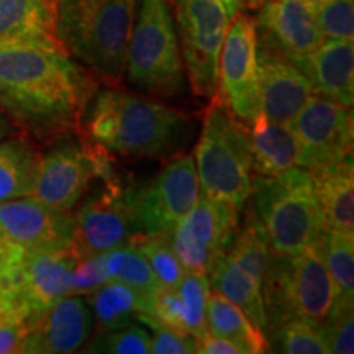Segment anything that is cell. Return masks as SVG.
I'll return each mask as SVG.
<instances>
[{
    "instance_id": "6da1fadb",
    "label": "cell",
    "mask_w": 354,
    "mask_h": 354,
    "mask_svg": "<svg viewBox=\"0 0 354 354\" xmlns=\"http://www.w3.org/2000/svg\"><path fill=\"white\" fill-rule=\"evenodd\" d=\"M99 79L57 39L0 43V110L37 140L81 130Z\"/></svg>"
},
{
    "instance_id": "7a4b0ae2",
    "label": "cell",
    "mask_w": 354,
    "mask_h": 354,
    "mask_svg": "<svg viewBox=\"0 0 354 354\" xmlns=\"http://www.w3.org/2000/svg\"><path fill=\"white\" fill-rule=\"evenodd\" d=\"M84 138L125 158H169L189 138L187 115L154 99L104 88L97 91L84 112Z\"/></svg>"
},
{
    "instance_id": "3957f363",
    "label": "cell",
    "mask_w": 354,
    "mask_h": 354,
    "mask_svg": "<svg viewBox=\"0 0 354 354\" xmlns=\"http://www.w3.org/2000/svg\"><path fill=\"white\" fill-rule=\"evenodd\" d=\"M141 0H55V37L77 63L117 87Z\"/></svg>"
},
{
    "instance_id": "277c9868",
    "label": "cell",
    "mask_w": 354,
    "mask_h": 354,
    "mask_svg": "<svg viewBox=\"0 0 354 354\" xmlns=\"http://www.w3.org/2000/svg\"><path fill=\"white\" fill-rule=\"evenodd\" d=\"M194 161L201 194L241 212L254 189L251 135L216 97L203 118Z\"/></svg>"
},
{
    "instance_id": "5b68a950",
    "label": "cell",
    "mask_w": 354,
    "mask_h": 354,
    "mask_svg": "<svg viewBox=\"0 0 354 354\" xmlns=\"http://www.w3.org/2000/svg\"><path fill=\"white\" fill-rule=\"evenodd\" d=\"M251 197L272 254L292 256L322 240L325 228L308 169L254 177Z\"/></svg>"
},
{
    "instance_id": "8992f818",
    "label": "cell",
    "mask_w": 354,
    "mask_h": 354,
    "mask_svg": "<svg viewBox=\"0 0 354 354\" xmlns=\"http://www.w3.org/2000/svg\"><path fill=\"white\" fill-rule=\"evenodd\" d=\"M268 330L290 318L323 326L333 307L336 290L323 259L320 241L292 256L271 254L263 279Z\"/></svg>"
},
{
    "instance_id": "52a82bcc",
    "label": "cell",
    "mask_w": 354,
    "mask_h": 354,
    "mask_svg": "<svg viewBox=\"0 0 354 354\" xmlns=\"http://www.w3.org/2000/svg\"><path fill=\"white\" fill-rule=\"evenodd\" d=\"M125 76L143 94L174 99L184 91V63L167 0H141L127 53Z\"/></svg>"
},
{
    "instance_id": "ba28073f",
    "label": "cell",
    "mask_w": 354,
    "mask_h": 354,
    "mask_svg": "<svg viewBox=\"0 0 354 354\" xmlns=\"http://www.w3.org/2000/svg\"><path fill=\"white\" fill-rule=\"evenodd\" d=\"M184 69L194 94L214 99L232 17L220 0H172Z\"/></svg>"
},
{
    "instance_id": "9c48e42d",
    "label": "cell",
    "mask_w": 354,
    "mask_h": 354,
    "mask_svg": "<svg viewBox=\"0 0 354 354\" xmlns=\"http://www.w3.org/2000/svg\"><path fill=\"white\" fill-rule=\"evenodd\" d=\"M201 197L196 161L190 154L171 159L143 187L131 189L136 234L167 236ZM135 234V236H136Z\"/></svg>"
},
{
    "instance_id": "30bf717a",
    "label": "cell",
    "mask_w": 354,
    "mask_h": 354,
    "mask_svg": "<svg viewBox=\"0 0 354 354\" xmlns=\"http://www.w3.org/2000/svg\"><path fill=\"white\" fill-rule=\"evenodd\" d=\"M240 227V210L201 194L196 205L167 234L185 272L207 274L232 248Z\"/></svg>"
},
{
    "instance_id": "8fae6325",
    "label": "cell",
    "mask_w": 354,
    "mask_h": 354,
    "mask_svg": "<svg viewBox=\"0 0 354 354\" xmlns=\"http://www.w3.org/2000/svg\"><path fill=\"white\" fill-rule=\"evenodd\" d=\"M99 146L86 138L63 140L39 156L28 196L53 209L73 212L97 179Z\"/></svg>"
},
{
    "instance_id": "7c38bea8",
    "label": "cell",
    "mask_w": 354,
    "mask_h": 354,
    "mask_svg": "<svg viewBox=\"0 0 354 354\" xmlns=\"http://www.w3.org/2000/svg\"><path fill=\"white\" fill-rule=\"evenodd\" d=\"M215 97L245 125L258 117V28L251 17L238 13L230 24L220 55Z\"/></svg>"
},
{
    "instance_id": "4fadbf2b",
    "label": "cell",
    "mask_w": 354,
    "mask_h": 354,
    "mask_svg": "<svg viewBox=\"0 0 354 354\" xmlns=\"http://www.w3.org/2000/svg\"><path fill=\"white\" fill-rule=\"evenodd\" d=\"M135 234L131 187L123 184L122 177L102 180V187L74 215L73 248L79 259L130 245Z\"/></svg>"
},
{
    "instance_id": "5bb4252c",
    "label": "cell",
    "mask_w": 354,
    "mask_h": 354,
    "mask_svg": "<svg viewBox=\"0 0 354 354\" xmlns=\"http://www.w3.org/2000/svg\"><path fill=\"white\" fill-rule=\"evenodd\" d=\"M299 145L297 166H330L353 158L351 109L313 92L290 123Z\"/></svg>"
},
{
    "instance_id": "9a60e30c",
    "label": "cell",
    "mask_w": 354,
    "mask_h": 354,
    "mask_svg": "<svg viewBox=\"0 0 354 354\" xmlns=\"http://www.w3.org/2000/svg\"><path fill=\"white\" fill-rule=\"evenodd\" d=\"M0 238L30 250L73 248L74 215L32 197L0 202Z\"/></svg>"
},
{
    "instance_id": "2e32d148",
    "label": "cell",
    "mask_w": 354,
    "mask_h": 354,
    "mask_svg": "<svg viewBox=\"0 0 354 354\" xmlns=\"http://www.w3.org/2000/svg\"><path fill=\"white\" fill-rule=\"evenodd\" d=\"M256 21L258 43L295 61L325 41L315 8L305 0H264Z\"/></svg>"
},
{
    "instance_id": "e0dca14e",
    "label": "cell",
    "mask_w": 354,
    "mask_h": 354,
    "mask_svg": "<svg viewBox=\"0 0 354 354\" xmlns=\"http://www.w3.org/2000/svg\"><path fill=\"white\" fill-rule=\"evenodd\" d=\"M94 313L84 295L68 294L26 326L21 353H76L91 338Z\"/></svg>"
},
{
    "instance_id": "ac0fdd59",
    "label": "cell",
    "mask_w": 354,
    "mask_h": 354,
    "mask_svg": "<svg viewBox=\"0 0 354 354\" xmlns=\"http://www.w3.org/2000/svg\"><path fill=\"white\" fill-rule=\"evenodd\" d=\"M259 113L268 122L290 125L312 97V82L294 63L258 43Z\"/></svg>"
},
{
    "instance_id": "d6986e66",
    "label": "cell",
    "mask_w": 354,
    "mask_h": 354,
    "mask_svg": "<svg viewBox=\"0 0 354 354\" xmlns=\"http://www.w3.org/2000/svg\"><path fill=\"white\" fill-rule=\"evenodd\" d=\"M77 259L74 248L30 251L21 294L26 326L57 299L69 294Z\"/></svg>"
},
{
    "instance_id": "ffe728a7",
    "label": "cell",
    "mask_w": 354,
    "mask_h": 354,
    "mask_svg": "<svg viewBox=\"0 0 354 354\" xmlns=\"http://www.w3.org/2000/svg\"><path fill=\"white\" fill-rule=\"evenodd\" d=\"M312 82L315 94L344 107L354 102V46L346 39L325 38L315 51L290 61Z\"/></svg>"
},
{
    "instance_id": "44dd1931",
    "label": "cell",
    "mask_w": 354,
    "mask_h": 354,
    "mask_svg": "<svg viewBox=\"0 0 354 354\" xmlns=\"http://www.w3.org/2000/svg\"><path fill=\"white\" fill-rule=\"evenodd\" d=\"M325 232L354 233L353 158L310 171Z\"/></svg>"
},
{
    "instance_id": "7402d4cb",
    "label": "cell",
    "mask_w": 354,
    "mask_h": 354,
    "mask_svg": "<svg viewBox=\"0 0 354 354\" xmlns=\"http://www.w3.org/2000/svg\"><path fill=\"white\" fill-rule=\"evenodd\" d=\"M253 171L258 177H274L297 166L299 145L290 125L268 122L258 113L251 123Z\"/></svg>"
},
{
    "instance_id": "603a6c76",
    "label": "cell",
    "mask_w": 354,
    "mask_h": 354,
    "mask_svg": "<svg viewBox=\"0 0 354 354\" xmlns=\"http://www.w3.org/2000/svg\"><path fill=\"white\" fill-rule=\"evenodd\" d=\"M209 281L212 290L232 300L261 331H268V317L261 284L243 271L228 253L216 261L209 272Z\"/></svg>"
},
{
    "instance_id": "cb8c5ba5",
    "label": "cell",
    "mask_w": 354,
    "mask_h": 354,
    "mask_svg": "<svg viewBox=\"0 0 354 354\" xmlns=\"http://www.w3.org/2000/svg\"><path fill=\"white\" fill-rule=\"evenodd\" d=\"M99 331H115L133 325L148 313L149 295L123 282L110 281L87 295Z\"/></svg>"
},
{
    "instance_id": "d4e9b609",
    "label": "cell",
    "mask_w": 354,
    "mask_h": 354,
    "mask_svg": "<svg viewBox=\"0 0 354 354\" xmlns=\"http://www.w3.org/2000/svg\"><path fill=\"white\" fill-rule=\"evenodd\" d=\"M53 37L55 0H0V43Z\"/></svg>"
},
{
    "instance_id": "484cf974",
    "label": "cell",
    "mask_w": 354,
    "mask_h": 354,
    "mask_svg": "<svg viewBox=\"0 0 354 354\" xmlns=\"http://www.w3.org/2000/svg\"><path fill=\"white\" fill-rule=\"evenodd\" d=\"M207 331L232 339L240 344L246 354L269 351L264 331H261L232 300L215 290L210 292L207 302Z\"/></svg>"
},
{
    "instance_id": "4316f807",
    "label": "cell",
    "mask_w": 354,
    "mask_h": 354,
    "mask_svg": "<svg viewBox=\"0 0 354 354\" xmlns=\"http://www.w3.org/2000/svg\"><path fill=\"white\" fill-rule=\"evenodd\" d=\"M38 153L24 140H0V202L28 196Z\"/></svg>"
},
{
    "instance_id": "83f0119b",
    "label": "cell",
    "mask_w": 354,
    "mask_h": 354,
    "mask_svg": "<svg viewBox=\"0 0 354 354\" xmlns=\"http://www.w3.org/2000/svg\"><path fill=\"white\" fill-rule=\"evenodd\" d=\"M228 254L243 271H246L256 282L263 286L264 274L268 271L272 253L263 221H261L258 212L254 210L253 203L248 207L245 225L238 228Z\"/></svg>"
},
{
    "instance_id": "f1b7e54d",
    "label": "cell",
    "mask_w": 354,
    "mask_h": 354,
    "mask_svg": "<svg viewBox=\"0 0 354 354\" xmlns=\"http://www.w3.org/2000/svg\"><path fill=\"white\" fill-rule=\"evenodd\" d=\"M320 250L335 284V299L354 302V233L325 232Z\"/></svg>"
},
{
    "instance_id": "f546056e",
    "label": "cell",
    "mask_w": 354,
    "mask_h": 354,
    "mask_svg": "<svg viewBox=\"0 0 354 354\" xmlns=\"http://www.w3.org/2000/svg\"><path fill=\"white\" fill-rule=\"evenodd\" d=\"M102 259H104L109 282H123V284L133 287L145 295H151L159 287L145 256L131 243L105 251V253H102Z\"/></svg>"
},
{
    "instance_id": "4dcf8cb0",
    "label": "cell",
    "mask_w": 354,
    "mask_h": 354,
    "mask_svg": "<svg viewBox=\"0 0 354 354\" xmlns=\"http://www.w3.org/2000/svg\"><path fill=\"white\" fill-rule=\"evenodd\" d=\"M145 256L146 263L149 264L156 277L159 287H177L183 281L185 269L180 259L177 258L176 251L172 250L167 236H145L136 234L131 240Z\"/></svg>"
},
{
    "instance_id": "1f68e13d",
    "label": "cell",
    "mask_w": 354,
    "mask_h": 354,
    "mask_svg": "<svg viewBox=\"0 0 354 354\" xmlns=\"http://www.w3.org/2000/svg\"><path fill=\"white\" fill-rule=\"evenodd\" d=\"M274 342L279 346V351L287 354H328L330 346L323 326L315 323L302 320V318H290L276 326Z\"/></svg>"
},
{
    "instance_id": "d6a6232c",
    "label": "cell",
    "mask_w": 354,
    "mask_h": 354,
    "mask_svg": "<svg viewBox=\"0 0 354 354\" xmlns=\"http://www.w3.org/2000/svg\"><path fill=\"white\" fill-rule=\"evenodd\" d=\"M184 307L187 331L194 338H201L207 331V302L210 295V281L207 274L185 272L176 287Z\"/></svg>"
},
{
    "instance_id": "836d02e7",
    "label": "cell",
    "mask_w": 354,
    "mask_h": 354,
    "mask_svg": "<svg viewBox=\"0 0 354 354\" xmlns=\"http://www.w3.org/2000/svg\"><path fill=\"white\" fill-rule=\"evenodd\" d=\"M87 353L112 354H148L151 353V336L138 325L125 326L115 331H100L88 344Z\"/></svg>"
},
{
    "instance_id": "e575fe53",
    "label": "cell",
    "mask_w": 354,
    "mask_h": 354,
    "mask_svg": "<svg viewBox=\"0 0 354 354\" xmlns=\"http://www.w3.org/2000/svg\"><path fill=\"white\" fill-rule=\"evenodd\" d=\"M354 304L353 300L335 299L328 317L323 323L331 353L353 354L354 351Z\"/></svg>"
},
{
    "instance_id": "d590c367",
    "label": "cell",
    "mask_w": 354,
    "mask_h": 354,
    "mask_svg": "<svg viewBox=\"0 0 354 354\" xmlns=\"http://www.w3.org/2000/svg\"><path fill=\"white\" fill-rule=\"evenodd\" d=\"M315 19L323 37L328 39L354 38V3L353 0H328L315 8Z\"/></svg>"
},
{
    "instance_id": "8d00e7d4",
    "label": "cell",
    "mask_w": 354,
    "mask_h": 354,
    "mask_svg": "<svg viewBox=\"0 0 354 354\" xmlns=\"http://www.w3.org/2000/svg\"><path fill=\"white\" fill-rule=\"evenodd\" d=\"M146 317L153 318L154 322L169 326V328L189 333L187 326H185L183 300H180L176 287H158L149 295V307Z\"/></svg>"
},
{
    "instance_id": "74e56055",
    "label": "cell",
    "mask_w": 354,
    "mask_h": 354,
    "mask_svg": "<svg viewBox=\"0 0 354 354\" xmlns=\"http://www.w3.org/2000/svg\"><path fill=\"white\" fill-rule=\"evenodd\" d=\"M138 322H143L154 331V338L151 339L153 354H189L196 353L197 342L192 335L183 333L169 326L161 325L154 322L153 318L141 315Z\"/></svg>"
},
{
    "instance_id": "f35d334b",
    "label": "cell",
    "mask_w": 354,
    "mask_h": 354,
    "mask_svg": "<svg viewBox=\"0 0 354 354\" xmlns=\"http://www.w3.org/2000/svg\"><path fill=\"white\" fill-rule=\"evenodd\" d=\"M109 282L107 274H105L104 259L102 254L88 256V258L77 259L76 268H74L73 282H71V292L74 295H91L92 292L99 289Z\"/></svg>"
},
{
    "instance_id": "ab89813d",
    "label": "cell",
    "mask_w": 354,
    "mask_h": 354,
    "mask_svg": "<svg viewBox=\"0 0 354 354\" xmlns=\"http://www.w3.org/2000/svg\"><path fill=\"white\" fill-rule=\"evenodd\" d=\"M25 331L24 323L0 310V354L21 353Z\"/></svg>"
},
{
    "instance_id": "60d3db41",
    "label": "cell",
    "mask_w": 354,
    "mask_h": 354,
    "mask_svg": "<svg viewBox=\"0 0 354 354\" xmlns=\"http://www.w3.org/2000/svg\"><path fill=\"white\" fill-rule=\"evenodd\" d=\"M196 342V353L201 354H246L240 344L228 338H223V336L210 333V331H205Z\"/></svg>"
},
{
    "instance_id": "b9f144b4",
    "label": "cell",
    "mask_w": 354,
    "mask_h": 354,
    "mask_svg": "<svg viewBox=\"0 0 354 354\" xmlns=\"http://www.w3.org/2000/svg\"><path fill=\"white\" fill-rule=\"evenodd\" d=\"M220 2L223 3L225 8H227L228 15L232 17V20H233L234 17H236L238 13H240L243 3H245V0H220Z\"/></svg>"
},
{
    "instance_id": "7bdbcfd3",
    "label": "cell",
    "mask_w": 354,
    "mask_h": 354,
    "mask_svg": "<svg viewBox=\"0 0 354 354\" xmlns=\"http://www.w3.org/2000/svg\"><path fill=\"white\" fill-rule=\"evenodd\" d=\"M8 133H10V127H8L7 118L0 113V140H3L6 136H8Z\"/></svg>"
},
{
    "instance_id": "ee69618b",
    "label": "cell",
    "mask_w": 354,
    "mask_h": 354,
    "mask_svg": "<svg viewBox=\"0 0 354 354\" xmlns=\"http://www.w3.org/2000/svg\"><path fill=\"white\" fill-rule=\"evenodd\" d=\"M264 3V0H248V7L253 8V10H256V8H259Z\"/></svg>"
},
{
    "instance_id": "f6af8a7d",
    "label": "cell",
    "mask_w": 354,
    "mask_h": 354,
    "mask_svg": "<svg viewBox=\"0 0 354 354\" xmlns=\"http://www.w3.org/2000/svg\"><path fill=\"white\" fill-rule=\"evenodd\" d=\"M305 2L308 3V6H312L313 8H317V7H320L322 3H325V2H328V0H305Z\"/></svg>"
}]
</instances>
